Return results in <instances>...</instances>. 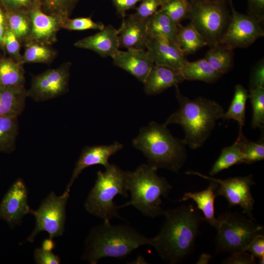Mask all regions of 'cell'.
Wrapping results in <instances>:
<instances>
[{
  "label": "cell",
  "mask_w": 264,
  "mask_h": 264,
  "mask_svg": "<svg viewBox=\"0 0 264 264\" xmlns=\"http://www.w3.org/2000/svg\"><path fill=\"white\" fill-rule=\"evenodd\" d=\"M105 25L101 22H95L90 17L69 18L62 23V28L71 31L101 30Z\"/></svg>",
  "instance_id": "8d00e7d4"
},
{
  "label": "cell",
  "mask_w": 264,
  "mask_h": 264,
  "mask_svg": "<svg viewBox=\"0 0 264 264\" xmlns=\"http://www.w3.org/2000/svg\"><path fill=\"white\" fill-rule=\"evenodd\" d=\"M207 44L194 25L190 22L186 26H178L177 46L185 55L195 53Z\"/></svg>",
  "instance_id": "d4e9b609"
},
{
  "label": "cell",
  "mask_w": 264,
  "mask_h": 264,
  "mask_svg": "<svg viewBox=\"0 0 264 264\" xmlns=\"http://www.w3.org/2000/svg\"><path fill=\"white\" fill-rule=\"evenodd\" d=\"M25 45L21 60L22 65L25 63L49 64L56 56V51L48 45L34 42H27Z\"/></svg>",
  "instance_id": "4dcf8cb0"
},
{
  "label": "cell",
  "mask_w": 264,
  "mask_h": 264,
  "mask_svg": "<svg viewBox=\"0 0 264 264\" xmlns=\"http://www.w3.org/2000/svg\"><path fill=\"white\" fill-rule=\"evenodd\" d=\"M248 98L247 90L241 85L235 86L233 98L226 112H224L222 118L233 119L240 125L242 130L245 121V106Z\"/></svg>",
  "instance_id": "83f0119b"
},
{
  "label": "cell",
  "mask_w": 264,
  "mask_h": 264,
  "mask_svg": "<svg viewBox=\"0 0 264 264\" xmlns=\"http://www.w3.org/2000/svg\"><path fill=\"white\" fill-rule=\"evenodd\" d=\"M248 97L253 111L252 127L253 129L261 128L264 125V87L250 88Z\"/></svg>",
  "instance_id": "836d02e7"
},
{
  "label": "cell",
  "mask_w": 264,
  "mask_h": 264,
  "mask_svg": "<svg viewBox=\"0 0 264 264\" xmlns=\"http://www.w3.org/2000/svg\"><path fill=\"white\" fill-rule=\"evenodd\" d=\"M69 197V192L66 190L61 196H56L52 192L42 201L37 210L30 209L29 214L35 217L36 224L27 241L33 242L36 235L41 231L47 232L51 239L63 234L66 207Z\"/></svg>",
  "instance_id": "9c48e42d"
},
{
  "label": "cell",
  "mask_w": 264,
  "mask_h": 264,
  "mask_svg": "<svg viewBox=\"0 0 264 264\" xmlns=\"http://www.w3.org/2000/svg\"><path fill=\"white\" fill-rule=\"evenodd\" d=\"M212 258V256L209 254H202L198 261L197 264H207Z\"/></svg>",
  "instance_id": "681fc988"
},
{
  "label": "cell",
  "mask_w": 264,
  "mask_h": 264,
  "mask_svg": "<svg viewBox=\"0 0 264 264\" xmlns=\"http://www.w3.org/2000/svg\"><path fill=\"white\" fill-rule=\"evenodd\" d=\"M176 96L179 108L164 123L180 126L184 132L185 144L192 149L199 148L211 135L217 121L222 118L224 109L216 101L206 98L190 99L182 95L177 87Z\"/></svg>",
  "instance_id": "7a4b0ae2"
},
{
  "label": "cell",
  "mask_w": 264,
  "mask_h": 264,
  "mask_svg": "<svg viewBox=\"0 0 264 264\" xmlns=\"http://www.w3.org/2000/svg\"><path fill=\"white\" fill-rule=\"evenodd\" d=\"M150 242L151 238L130 226L103 221L90 230L82 259L97 264L103 258L124 259L141 246L150 245Z\"/></svg>",
  "instance_id": "3957f363"
},
{
  "label": "cell",
  "mask_w": 264,
  "mask_h": 264,
  "mask_svg": "<svg viewBox=\"0 0 264 264\" xmlns=\"http://www.w3.org/2000/svg\"><path fill=\"white\" fill-rule=\"evenodd\" d=\"M184 80L180 69L154 65L143 83L144 90L147 95H157Z\"/></svg>",
  "instance_id": "ffe728a7"
},
{
  "label": "cell",
  "mask_w": 264,
  "mask_h": 264,
  "mask_svg": "<svg viewBox=\"0 0 264 264\" xmlns=\"http://www.w3.org/2000/svg\"><path fill=\"white\" fill-rule=\"evenodd\" d=\"M204 58L213 68L222 74L227 73L233 66L232 49L220 44L211 47Z\"/></svg>",
  "instance_id": "f546056e"
},
{
  "label": "cell",
  "mask_w": 264,
  "mask_h": 264,
  "mask_svg": "<svg viewBox=\"0 0 264 264\" xmlns=\"http://www.w3.org/2000/svg\"><path fill=\"white\" fill-rule=\"evenodd\" d=\"M186 174L216 182L218 183L216 190L217 196L225 198L230 206H240L243 209V213L247 214L249 218L254 220L252 211L255 200L251 194V187L255 183L251 175L220 179L197 171H188Z\"/></svg>",
  "instance_id": "30bf717a"
},
{
  "label": "cell",
  "mask_w": 264,
  "mask_h": 264,
  "mask_svg": "<svg viewBox=\"0 0 264 264\" xmlns=\"http://www.w3.org/2000/svg\"><path fill=\"white\" fill-rule=\"evenodd\" d=\"M247 15L261 23L264 20V0H247Z\"/></svg>",
  "instance_id": "7bdbcfd3"
},
{
  "label": "cell",
  "mask_w": 264,
  "mask_h": 264,
  "mask_svg": "<svg viewBox=\"0 0 264 264\" xmlns=\"http://www.w3.org/2000/svg\"><path fill=\"white\" fill-rule=\"evenodd\" d=\"M215 238L217 253L231 254L246 251L257 236L264 234V227L238 212H226L218 218Z\"/></svg>",
  "instance_id": "52a82bcc"
},
{
  "label": "cell",
  "mask_w": 264,
  "mask_h": 264,
  "mask_svg": "<svg viewBox=\"0 0 264 264\" xmlns=\"http://www.w3.org/2000/svg\"><path fill=\"white\" fill-rule=\"evenodd\" d=\"M250 88L257 87H264V60L260 61L255 66L251 80Z\"/></svg>",
  "instance_id": "f6af8a7d"
},
{
  "label": "cell",
  "mask_w": 264,
  "mask_h": 264,
  "mask_svg": "<svg viewBox=\"0 0 264 264\" xmlns=\"http://www.w3.org/2000/svg\"><path fill=\"white\" fill-rule=\"evenodd\" d=\"M191 6L190 0H172L162 5L159 10L179 24L182 20L188 18Z\"/></svg>",
  "instance_id": "d590c367"
},
{
  "label": "cell",
  "mask_w": 264,
  "mask_h": 264,
  "mask_svg": "<svg viewBox=\"0 0 264 264\" xmlns=\"http://www.w3.org/2000/svg\"><path fill=\"white\" fill-rule=\"evenodd\" d=\"M241 151L245 155L244 163L252 164L264 159V144L247 139L240 130L237 138Z\"/></svg>",
  "instance_id": "e575fe53"
},
{
  "label": "cell",
  "mask_w": 264,
  "mask_h": 264,
  "mask_svg": "<svg viewBox=\"0 0 264 264\" xmlns=\"http://www.w3.org/2000/svg\"><path fill=\"white\" fill-rule=\"evenodd\" d=\"M157 171L142 164L134 171H126V186L131 198L119 206V209L132 205L146 217L154 218L163 215L161 198L167 197L172 186L165 177L158 175Z\"/></svg>",
  "instance_id": "5b68a950"
},
{
  "label": "cell",
  "mask_w": 264,
  "mask_h": 264,
  "mask_svg": "<svg viewBox=\"0 0 264 264\" xmlns=\"http://www.w3.org/2000/svg\"><path fill=\"white\" fill-rule=\"evenodd\" d=\"M161 5L160 0H142L133 15L139 19L147 20L156 12Z\"/></svg>",
  "instance_id": "ab89813d"
},
{
  "label": "cell",
  "mask_w": 264,
  "mask_h": 264,
  "mask_svg": "<svg viewBox=\"0 0 264 264\" xmlns=\"http://www.w3.org/2000/svg\"><path fill=\"white\" fill-rule=\"evenodd\" d=\"M54 246L55 244L53 240L49 238L43 241L42 248L47 250L51 251Z\"/></svg>",
  "instance_id": "c3c4849f"
},
{
  "label": "cell",
  "mask_w": 264,
  "mask_h": 264,
  "mask_svg": "<svg viewBox=\"0 0 264 264\" xmlns=\"http://www.w3.org/2000/svg\"><path fill=\"white\" fill-rule=\"evenodd\" d=\"M17 118L0 115V152L10 154L15 150L19 132Z\"/></svg>",
  "instance_id": "f1b7e54d"
},
{
  "label": "cell",
  "mask_w": 264,
  "mask_h": 264,
  "mask_svg": "<svg viewBox=\"0 0 264 264\" xmlns=\"http://www.w3.org/2000/svg\"><path fill=\"white\" fill-rule=\"evenodd\" d=\"M7 24L8 29L18 39L21 43L25 42L31 28V22L27 12L18 10L6 12Z\"/></svg>",
  "instance_id": "1f68e13d"
},
{
  "label": "cell",
  "mask_w": 264,
  "mask_h": 264,
  "mask_svg": "<svg viewBox=\"0 0 264 264\" xmlns=\"http://www.w3.org/2000/svg\"><path fill=\"white\" fill-rule=\"evenodd\" d=\"M115 8L117 14L123 18L126 17V11L133 8L142 0H110Z\"/></svg>",
  "instance_id": "bcb514c9"
},
{
  "label": "cell",
  "mask_w": 264,
  "mask_h": 264,
  "mask_svg": "<svg viewBox=\"0 0 264 264\" xmlns=\"http://www.w3.org/2000/svg\"><path fill=\"white\" fill-rule=\"evenodd\" d=\"M126 175V171L114 164H110L104 172L98 171L84 204L87 212L104 221H110L113 218L121 219L118 212L119 206L113 199L117 195L128 198Z\"/></svg>",
  "instance_id": "8992f818"
},
{
  "label": "cell",
  "mask_w": 264,
  "mask_h": 264,
  "mask_svg": "<svg viewBox=\"0 0 264 264\" xmlns=\"http://www.w3.org/2000/svg\"><path fill=\"white\" fill-rule=\"evenodd\" d=\"M180 70L185 80L208 83H215L222 75L213 68L204 58L192 62L188 61Z\"/></svg>",
  "instance_id": "cb8c5ba5"
},
{
  "label": "cell",
  "mask_w": 264,
  "mask_h": 264,
  "mask_svg": "<svg viewBox=\"0 0 264 264\" xmlns=\"http://www.w3.org/2000/svg\"><path fill=\"white\" fill-rule=\"evenodd\" d=\"M27 97L24 86H0V115L18 117L23 111Z\"/></svg>",
  "instance_id": "7402d4cb"
},
{
  "label": "cell",
  "mask_w": 264,
  "mask_h": 264,
  "mask_svg": "<svg viewBox=\"0 0 264 264\" xmlns=\"http://www.w3.org/2000/svg\"><path fill=\"white\" fill-rule=\"evenodd\" d=\"M112 59L114 66L143 83L154 65L147 51L143 49L119 50Z\"/></svg>",
  "instance_id": "e0dca14e"
},
{
  "label": "cell",
  "mask_w": 264,
  "mask_h": 264,
  "mask_svg": "<svg viewBox=\"0 0 264 264\" xmlns=\"http://www.w3.org/2000/svg\"><path fill=\"white\" fill-rule=\"evenodd\" d=\"M229 2L231 16L220 44L232 50L247 47L264 36V31L261 23L257 20L238 12L233 6L232 0H229Z\"/></svg>",
  "instance_id": "8fae6325"
},
{
  "label": "cell",
  "mask_w": 264,
  "mask_h": 264,
  "mask_svg": "<svg viewBox=\"0 0 264 264\" xmlns=\"http://www.w3.org/2000/svg\"><path fill=\"white\" fill-rule=\"evenodd\" d=\"M8 27L6 12L0 3V49L4 50L3 40Z\"/></svg>",
  "instance_id": "7dc6e473"
},
{
  "label": "cell",
  "mask_w": 264,
  "mask_h": 264,
  "mask_svg": "<svg viewBox=\"0 0 264 264\" xmlns=\"http://www.w3.org/2000/svg\"><path fill=\"white\" fill-rule=\"evenodd\" d=\"M31 22L30 34L25 41L50 45L57 41V34L62 22L54 16L45 13L41 4L27 11Z\"/></svg>",
  "instance_id": "5bb4252c"
},
{
  "label": "cell",
  "mask_w": 264,
  "mask_h": 264,
  "mask_svg": "<svg viewBox=\"0 0 264 264\" xmlns=\"http://www.w3.org/2000/svg\"><path fill=\"white\" fill-rule=\"evenodd\" d=\"M244 159L245 155L241 151L237 139L232 145L222 149L220 155L210 169L209 175L213 176L234 165L244 163Z\"/></svg>",
  "instance_id": "4316f807"
},
{
  "label": "cell",
  "mask_w": 264,
  "mask_h": 264,
  "mask_svg": "<svg viewBox=\"0 0 264 264\" xmlns=\"http://www.w3.org/2000/svg\"><path fill=\"white\" fill-rule=\"evenodd\" d=\"M74 45L93 51L102 57L112 58L120 48L118 30L108 25L96 34L76 41Z\"/></svg>",
  "instance_id": "ac0fdd59"
},
{
  "label": "cell",
  "mask_w": 264,
  "mask_h": 264,
  "mask_svg": "<svg viewBox=\"0 0 264 264\" xmlns=\"http://www.w3.org/2000/svg\"><path fill=\"white\" fill-rule=\"evenodd\" d=\"M4 50L9 54V58L21 64L22 55L20 54L21 42L8 28L3 40Z\"/></svg>",
  "instance_id": "74e56055"
},
{
  "label": "cell",
  "mask_w": 264,
  "mask_h": 264,
  "mask_svg": "<svg viewBox=\"0 0 264 264\" xmlns=\"http://www.w3.org/2000/svg\"><path fill=\"white\" fill-rule=\"evenodd\" d=\"M35 262L38 264H59L60 258L51 251L38 248L34 252Z\"/></svg>",
  "instance_id": "60d3db41"
},
{
  "label": "cell",
  "mask_w": 264,
  "mask_h": 264,
  "mask_svg": "<svg viewBox=\"0 0 264 264\" xmlns=\"http://www.w3.org/2000/svg\"><path fill=\"white\" fill-rule=\"evenodd\" d=\"M71 63L66 62L33 77L27 97L36 102L53 99L68 90Z\"/></svg>",
  "instance_id": "7c38bea8"
},
{
  "label": "cell",
  "mask_w": 264,
  "mask_h": 264,
  "mask_svg": "<svg viewBox=\"0 0 264 264\" xmlns=\"http://www.w3.org/2000/svg\"><path fill=\"white\" fill-rule=\"evenodd\" d=\"M6 12L18 10L27 11L38 4H41V0H3L0 2Z\"/></svg>",
  "instance_id": "f35d334b"
},
{
  "label": "cell",
  "mask_w": 264,
  "mask_h": 264,
  "mask_svg": "<svg viewBox=\"0 0 264 264\" xmlns=\"http://www.w3.org/2000/svg\"><path fill=\"white\" fill-rule=\"evenodd\" d=\"M146 22L147 20L139 19L133 14L124 18L118 29L119 47L145 50L149 38Z\"/></svg>",
  "instance_id": "d6986e66"
},
{
  "label": "cell",
  "mask_w": 264,
  "mask_h": 264,
  "mask_svg": "<svg viewBox=\"0 0 264 264\" xmlns=\"http://www.w3.org/2000/svg\"><path fill=\"white\" fill-rule=\"evenodd\" d=\"M24 83L22 65L10 58H0V86L22 87Z\"/></svg>",
  "instance_id": "484cf974"
},
{
  "label": "cell",
  "mask_w": 264,
  "mask_h": 264,
  "mask_svg": "<svg viewBox=\"0 0 264 264\" xmlns=\"http://www.w3.org/2000/svg\"><path fill=\"white\" fill-rule=\"evenodd\" d=\"M147 51L155 65L181 69L187 63L178 46L162 37H149Z\"/></svg>",
  "instance_id": "2e32d148"
},
{
  "label": "cell",
  "mask_w": 264,
  "mask_h": 264,
  "mask_svg": "<svg viewBox=\"0 0 264 264\" xmlns=\"http://www.w3.org/2000/svg\"><path fill=\"white\" fill-rule=\"evenodd\" d=\"M255 258L249 252L242 251L230 254V255L222 261L223 264H254Z\"/></svg>",
  "instance_id": "b9f144b4"
},
{
  "label": "cell",
  "mask_w": 264,
  "mask_h": 264,
  "mask_svg": "<svg viewBox=\"0 0 264 264\" xmlns=\"http://www.w3.org/2000/svg\"><path fill=\"white\" fill-rule=\"evenodd\" d=\"M132 145L156 170L165 169L177 174L187 157L183 139L175 137L165 123L152 121L142 127Z\"/></svg>",
  "instance_id": "277c9868"
},
{
  "label": "cell",
  "mask_w": 264,
  "mask_h": 264,
  "mask_svg": "<svg viewBox=\"0 0 264 264\" xmlns=\"http://www.w3.org/2000/svg\"><path fill=\"white\" fill-rule=\"evenodd\" d=\"M79 0H41L42 8L63 22L69 18Z\"/></svg>",
  "instance_id": "d6a6232c"
},
{
  "label": "cell",
  "mask_w": 264,
  "mask_h": 264,
  "mask_svg": "<svg viewBox=\"0 0 264 264\" xmlns=\"http://www.w3.org/2000/svg\"><path fill=\"white\" fill-rule=\"evenodd\" d=\"M28 191L22 179L16 180L0 203V219L10 226L20 223L22 218L29 214Z\"/></svg>",
  "instance_id": "4fadbf2b"
},
{
  "label": "cell",
  "mask_w": 264,
  "mask_h": 264,
  "mask_svg": "<svg viewBox=\"0 0 264 264\" xmlns=\"http://www.w3.org/2000/svg\"><path fill=\"white\" fill-rule=\"evenodd\" d=\"M255 258L264 257V235L260 234L255 237L246 249Z\"/></svg>",
  "instance_id": "ee69618b"
},
{
  "label": "cell",
  "mask_w": 264,
  "mask_h": 264,
  "mask_svg": "<svg viewBox=\"0 0 264 264\" xmlns=\"http://www.w3.org/2000/svg\"><path fill=\"white\" fill-rule=\"evenodd\" d=\"M210 181V184L206 189L198 192L186 193L178 201L193 200L197 204L198 209L202 212L204 220L216 228L218 219L215 217V200L217 197L216 190L218 183Z\"/></svg>",
  "instance_id": "44dd1931"
},
{
  "label": "cell",
  "mask_w": 264,
  "mask_h": 264,
  "mask_svg": "<svg viewBox=\"0 0 264 264\" xmlns=\"http://www.w3.org/2000/svg\"><path fill=\"white\" fill-rule=\"evenodd\" d=\"M165 220L159 233L151 238L161 258L174 264L184 260L194 250L204 218L192 205L164 210Z\"/></svg>",
  "instance_id": "6da1fadb"
},
{
  "label": "cell",
  "mask_w": 264,
  "mask_h": 264,
  "mask_svg": "<svg viewBox=\"0 0 264 264\" xmlns=\"http://www.w3.org/2000/svg\"><path fill=\"white\" fill-rule=\"evenodd\" d=\"M123 147V145L117 141L108 145H100L84 147L76 163L66 190L70 192L74 181L87 168L95 165H101L105 168L108 167L110 164L109 162L110 157Z\"/></svg>",
  "instance_id": "9a60e30c"
},
{
  "label": "cell",
  "mask_w": 264,
  "mask_h": 264,
  "mask_svg": "<svg viewBox=\"0 0 264 264\" xmlns=\"http://www.w3.org/2000/svg\"><path fill=\"white\" fill-rule=\"evenodd\" d=\"M161 0V6L162 5L165 4L166 3L172 0Z\"/></svg>",
  "instance_id": "f907efd6"
},
{
  "label": "cell",
  "mask_w": 264,
  "mask_h": 264,
  "mask_svg": "<svg viewBox=\"0 0 264 264\" xmlns=\"http://www.w3.org/2000/svg\"><path fill=\"white\" fill-rule=\"evenodd\" d=\"M188 18L211 47L220 44L229 20L225 0H191Z\"/></svg>",
  "instance_id": "ba28073f"
},
{
  "label": "cell",
  "mask_w": 264,
  "mask_h": 264,
  "mask_svg": "<svg viewBox=\"0 0 264 264\" xmlns=\"http://www.w3.org/2000/svg\"><path fill=\"white\" fill-rule=\"evenodd\" d=\"M147 30L149 37L166 38L177 45V24L163 11L157 10L147 20Z\"/></svg>",
  "instance_id": "603a6c76"
},
{
  "label": "cell",
  "mask_w": 264,
  "mask_h": 264,
  "mask_svg": "<svg viewBox=\"0 0 264 264\" xmlns=\"http://www.w3.org/2000/svg\"><path fill=\"white\" fill-rule=\"evenodd\" d=\"M3 0H0V2H1Z\"/></svg>",
  "instance_id": "816d5d0a"
}]
</instances>
